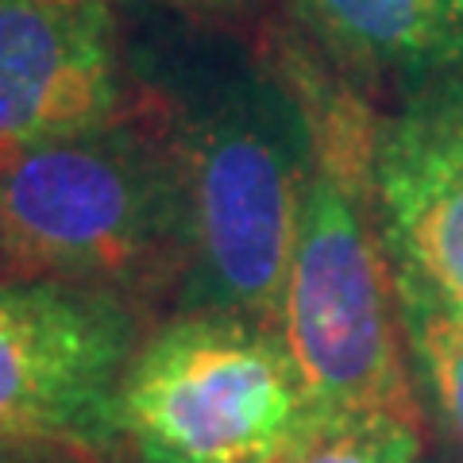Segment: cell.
I'll return each instance as SVG.
<instances>
[{
  "label": "cell",
  "instance_id": "cell-10",
  "mask_svg": "<svg viewBox=\"0 0 463 463\" xmlns=\"http://www.w3.org/2000/svg\"><path fill=\"white\" fill-rule=\"evenodd\" d=\"M417 456H421V421L367 413L328 421L286 463H417Z\"/></svg>",
  "mask_w": 463,
  "mask_h": 463
},
{
  "label": "cell",
  "instance_id": "cell-3",
  "mask_svg": "<svg viewBox=\"0 0 463 463\" xmlns=\"http://www.w3.org/2000/svg\"><path fill=\"white\" fill-rule=\"evenodd\" d=\"M190 267V194L143 90L105 128L0 155V279L105 289L163 321Z\"/></svg>",
  "mask_w": 463,
  "mask_h": 463
},
{
  "label": "cell",
  "instance_id": "cell-7",
  "mask_svg": "<svg viewBox=\"0 0 463 463\" xmlns=\"http://www.w3.org/2000/svg\"><path fill=\"white\" fill-rule=\"evenodd\" d=\"M374 197L398 289L463 309V93L432 85L383 116Z\"/></svg>",
  "mask_w": 463,
  "mask_h": 463
},
{
  "label": "cell",
  "instance_id": "cell-4",
  "mask_svg": "<svg viewBox=\"0 0 463 463\" xmlns=\"http://www.w3.org/2000/svg\"><path fill=\"white\" fill-rule=\"evenodd\" d=\"M325 425L282 328L236 313L151 325L116 398L136 463H286Z\"/></svg>",
  "mask_w": 463,
  "mask_h": 463
},
{
  "label": "cell",
  "instance_id": "cell-1",
  "mask_svg": "<svg viewBox=\"0 0 463 463\" xmlns=\"http://www.w3.org/2000/svg\"><path fill=\"white\" fill-rule=\"evenodd\" d=\"M128 32V24H124ZM128 32L132 78L163 116L190 194L194 267L178 313H236L282 328L313 136L298 93L259 43Z\"/></svg>",
  "mask_w": 463,
  "mask_h": 463
},
{
  "label": "cell",
  "instance_id": "cell-11",
  "mask_svg": "<svg viewBox=\"0 0 463 463\" xmlns=\"http://www.w3.org/2000/svg\"><path fill=\"white\" fill-rule=\"evenodd\" d=\"M143 5L166 8L182 20H197V24H213V27H240V24H255L259 16V0H143Z\"/></svg>",
  "mask_w": 463,
  "mask_h": 463
},
{
  "label": "cell",
  "instance_id": "cell-13",
  "mask_svg": "<svg viewBox=\"0 0 463 463\" xmlns=\"http://www.w3.org/2000/svg\"><path fill=\"white\" fill-rule=\"evenodd\" d=\"M105 463H136V459H128V456H112V459H105Z\"/></svg>",
  "mask_w": 463,
  "mask_h": 463
},
{
  "label": "cell",
  "instance_id": "cell-5",
  "mask_svg": "<svg viewBox=\"0 0 463 463\" xmlns=\"http://www.w3.org/2000/svg\"><path fill=\"white\" fill-rule=\"evenodd\" d=\"M151 325L105 289L0 279V440L120 456L116 398Z\"/></svg>",
  "mask_w": 463,
  "mask_h": 463
},
{
  "label": "cell",
  "instance_id": "cell-12",
  "mask_svg": "<svg viewBox=\"0 0 463 463\" xmlns=\"http://www.w3.org/2000/svg\"><path fill=\"white\" fill-rule=\"evenodd\" d=\"M0 463H105L93 452L39 440H0Z\"/></svg>",
  "mask_w": 463,
  "mask_h": 463
},
{
  "label": "cell",
  "instance_id": "cell-9",
  "mask_svg": "<svg viewBox=\"0 0 463 463\" xmlns=\"http://www.w3.org/2000/svg\"><path fill=\"white\" fill-rule=\"evenodd\" d=\"M398 306L405 344L421 371V383L444 429L463 448V309L444 306L417 289H398Z\"/></svg>",
  "mask_w": 463,
  "mask_h": 463
},
{
  "label": "cell",
  "instance_id": "cell-6",
  "mask_svg": "<svg viewBox=\"0 0 463 463\" xmlns=\"http://www.w3.org/2000/svg\"><path fill=\"white\" fill-rule=\"evenodd\" d=\"M136 105L116 0H0V155L93 132Z\"/></svg>",
  "mask_w": 463,
  "mask_h": 463
},
{
  "label": "cell",
  "instance_id": "cell-2",
  "mask_svg": "<svg viewBox=\"0 0 463 463\" xmlns=\"http://www.w3.org/2000/svg\"><path fill=\"white\" fill-rule=\"evenodd\" d=\"M263 51L298 93L313 136L282 298V336L325 421L367 413L421 421L394 263L374 197L383 116L306 35L267 32Z\"/></svg>",
  "mask_w": 463,
  "mask_h": 463
},
{
  "label": "cell",
  "instance_id": "cell-8",
  "mask_svg": "<svg viewBox=\"0 0 463 463\" xmlns=\"http://www.w3.org/2000/svg\"><path fill=\"white\" fill-rule=\"evenodd\" d=\"M347 78L432 81L463 62V0H282Z\"/></svg>",
  "mask_w": 463,
  "mask_h": 463
}]
</instances>
